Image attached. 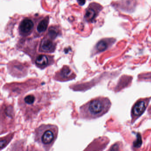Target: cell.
I'll list each match as a JSON object with an SVG mask.
<instances>
[{
  "instance_id": "cell-1",
  "label": "cell",
  "mask_w": 151,
  "mask_h": 151,
  "mask_svg": "<svg viewBox=\"0 0 151 151\" xmlns=\"http://www.w3.org/2000/svg\"><path fill=\"white\" fill-rule=\"evenodd\" d=\"M48 102L46 94L43 92H31L20 97L18 104L22 113L28 118L37 115Z\"/></svg>"
},
{
  "instance_id": "cell-2",
  "label": "cell",
  "mask_w": 151,
  "mask_h": 151,
  "mask_svg": "<svg viewBox=\"0 0 151 151\" xmlns=\"http://www.w3.org/2000/svg\"><path fill=\"white\" fill-rule=\"evenodd\" d=\"M111 106L109 99L98 97L89 101L79 108L80 118L86 120L97 118L106 113Z\"/></svg>"
},
{
  "instance_id": "cell-3",
  "label": "cell",
  "mask_w": 151,
  "mask_h": 151,
  "mask_svg": "<svg viewBox=\"0 0 151 151\" xmlns=\"http://www.w3.org/2000/svg\"><path fill=\"white\" fill-rule=\"evenodd\" d=\"M59 128L55 124H42L34 133L35 142L45 150H49L57 138Z\"/></svg>"
},
{
  "instance_id": "cell-4",
  "label": "cell",
  "mask_w": 151,
  "mask_h": 151,
  "mask_svg": "<svg viewBox=\"0 0 151 151\" xmlns=\"http://www.w3.org/2000/svg\"><path fill=\"white\" fill-rule=\"evenodd\" d=\"M76 74L68 66H65L56 72L54 79L56 81L65 82L74 79Z\"/></svg>"
},
{
  "instance_id": "cell-5",
  "label": "cell",
  "mask_w": 151,
  "mask_h": 151,
  "mask_svg": "<svg viewBox=\"0 0 151 151\" xmlns=\"http://www.w3.org/2000/svg\"><path fill=\"white\" fill-rule=\"evenodd\" d=\"M102 9V6L99 4L95 3L90 4L85 10V19L88 22L94 21Z\"/></svg>"
},
{
  "instance_id": "cell-6",
  "label": "cell",
  "mask_w": 151,
  "mask_h": 151,
  "mask_svg": "<svg viewBox=\"0 0 151 151\" xmlns=\"http://www.w3.org/2000/svg\"><path fill=\"white\" fill-rule=\"evenodd\" d=\"M34 27V21L32 19L24 18L20 22L19 26L20 35L22 36H28L32 33Z\"/></svg>"
},
{
  "instance_id": "cell-7",
  "label": "cell",
  "mask_w": 151,
  "mask_h": 151,
  "mask_svg": "<svg viewBox=\"0 0 151 151\" xmlns=\"http://www.w3.org/2000/svg\"><path fill=\"white\" fill-rule=\"evenodd\" d=\"M54 58L52 56L46 55H39L35 60L36 67L40 69H44L54 63Z\"/></svg>"
},
{
  "instance_id": "cell-8",
  "label": "cell",
  "mask_w": 151,
  "mask_h": 151,
  "mask_svg": "<svg viewBox=\"0 0 151 151\" xmlns=\"http://www.w3.org/2000/svg\"><path fill=\"white\" fill-rule=\"evenodd\" d=\"M147 99H143L138 101L133 106L132 111L133 119H136L140 116L145 110L148 103Z\"/></svg>"
},
{
  "instance_id": "cell-9",
  "label": "cell",
  "mask_w": 151,
  "mask_h": 151,
  "mask_svg": "<svg viewBox=\"0 0 151 151\" xmlns=\"http://www.w3.org/2000/svg\"><path fill=\"white\" fill-rule=\"evenodd\" d=\"M53 40L50 38H43L40 42L39 51L40 52L47 53L54 52L56 50V44Z\"/></svg>"
},
{
  "instance_id": "cell-10",
  "label": "cell",
  "mask_w": 151,
  "mask_h": 151,
  "mask_svg": "<svg viewBox=\"0 0 151 151\" xmlns=\"http://www.w3.org/2000/svg\"><path fill=\"white\" fill-rule=\"evenodd\" d=\"M115 40L112 39H106L100 40L96 45L95 50L97 52H104L108 48L109 46L113 43Z\"/></svg>"
},
{
  "instance_id": "cell-11",
  "label": "cell",
  "mask_w": 151,
  "mask_h": 151,
  "mask_svg": "<svg viewBox=\"0 0 151 151\" xmlns=\"http://www.w3.org/2000/svg\"><path fill=\"white\" fill-rule=\"evenodd\" d=\"M49 18L48 16L42 19L36 26V31L39 34H42L46 31L48 25Z\"/></svg>"
},
{
  "instance_id": "cell-12",
  "label": "cell",
  "mask_w": 151,
  "mask_h": 151,
  "mask_svg": "<svg viewBox=\"0 0 151 151\" xmlns=\"http://www.w3.org/2000/svg\"><path fill=\"white\" fill-rule=\"evenodd\" d=\"M59 30L57 29V28L55 27H51L49 29L48 32L49 38H50L52 40H54L57 37L58 35H59Z\"/></svg>"
},
{
  "instance_id": "cell-13",
  "label": "cell",
  "mask_w": 151,
  "mask_h": 151,
  "mask_svg": "<svg viewBox=\"0 0 151 151\" xmlns=\"http://www.w3.org/2000/svg\"><path fill=\"white\" fill-rule=\"evenodd\" d=\"M13 134H11L9 137H8L4 139L3 140H1V149H2L3 147H5L9 143V141L12 140V139L13 137Z\"/></svg>"
},
{
  "instance_id": "cell-14",
  "label": "cell",
  "mask_w": 151,
  "mask_h": 151,
  "mask_svg": "<svg viewBox=\"0 0 151 151\" xmlns=\"http://www.w3.org/2000/svg\"><path fill=\"white\" fill-rule=\"evenodd\" d=\"M77 2L79 6H83L86 3V0H77Z\"/></svg>"
}]
</instances>
